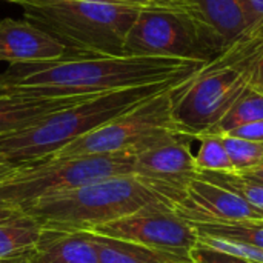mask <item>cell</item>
Segmentation results:
<instances>
[{
  "mask_svg": "<svg viewBox=\"0 0 263 263\" xmlns=\"http://www.w3.org/2000/svg\"><path fill=\"white\" fill-rule=\"evenodd\" d=\"M205 63L142 55H65L12 74L20 91L39 96H97L196 76Z\"/></svg>",
  "mask_w": 263,
  "mask_h": 263,
  "instance_id": "cell-1",
  "label": "cell"
},
{
  "mask_svg": "<svg viewBox=\"0 0 263 263\" xmlns=\"http://www.w3.org/2000/svg\"><path fill=\"white\" fill-rule=\"evenodd\" d=\"M191 77L91 96L80 103L48 116L28 129L0 136V159L15 166L42 162L82 136Z\"/></svg>",
  "mask_w": 263,
  "mask_h": 263,
  "instance_id": "cell-2",
  "label": "cell"
},
{
  "mask_svg": "<svg viewBox=\"0 0 263 263\" xmlns=\"http://www.w3.org/2000/svg\"><path fill=\"white\" fill-rule=\"evenodd\" d=\"M23 17L60 45L65 55H123L126 34L140 6L91 0H32Z\"/></svg>",
  "mask_w": 263,
  "mask_h": 263,
  "instance_id": "cell-3",
  "label": "cell"
},
{
  "mask_svg": "<svg viewBox=\"0 0 263 263\" xmlns=\"http://www.w3.org/2000/svg\"><path fill=\"white\" fill-rule=\"evenodd\" d=\"M159 205H166V202L134 174H128L43 197L22 211L43 230L76 233L92 231Z\"/></svg>",
  "mask_w": 263,
  "mask_h": 263,
  "instance_id": "cell-4",
  "label": "cell"
},
{
  "mask_svg": "<svg viewBox=\"0 0 263 263\" xmlns=\"http://www.w3.org/2000/svg\"><path fill=\"white\" fill-rule=\"evenodd\" d=\"M227 45L194 12L177 8H142L129 28L123 55L165 57L208 65Z\"/></svg>",
  "mask_w": 263,
  "mask_h": 263,
  "instance_id": "cell-5",
  "label": "cell"
},
{
  "mask_svg": "<svg viewBox=\"0 0 263 263\" xmlns=\"http://www.w3.org/2000/svg\"><path fill=\"white\" fill-rule=\"evenodd\" d=\"M134 173L133 154L48 159L20 166L0 182V202L25 208L43 197Z\"/></svg>",
  "mask_w": 263,
  "mask_h": 263,
  "instance_id": "cell-6",
  "label": "cell"
},
{
  "mask_svg": "<svg viewBox=\"0 0 263 263\" xmlns=\"http://www.w3.org/2000/svg\"><path fill=\"white\" fill-rule=\"evenodd\" d=\"M177 86L82 136L48 159L111 156L119 153L136 156L173 134H182L173 117V94Z\"/></svg>",
  "mask_w": 263,
  "mask_h": 263,
  "instance_id": "cell-7",
  "label": "cell"
},
{
  "mask_svg": "<svg viewBox=\"0 0 263 263\" xmlns=\"http://www.w3.org/2000/svg\"><path fill=\"white\" fill-rule=\"evenodd\" d=\"M248 88L247 76L234 68H202L174 89L173 117L182 134L194 140L211 133Z\"/></svg>",
  "mask_w": 263,
  "mask_h": 263,
  "instance_id": "cell-8",
  "label": "cell"
},
{
  "mask_svg": "<svg viewBox=\"0 0 263 263\" xmlns=\"http://www.w3.org/2000/svg\"><path fill=\"white\" fill-rule=\"evenodd\" d=\"M193 137L173 134L134 156V176L171 208L197 174Z\"/></svg>",
  "mask_w": 263,
  "mask_h": 263,
  "instance_id": "cell-9",
  "label": "cell"
},
{
  "mask_svg": "<svg viewBox=\"0 0 263 263\" xmlns=\"http://www.w3.org/2000/svg\"><path fill=\"white\" fill-rule=\"evenodd\" d=\"M88 233L183 254H190L199 239L196 230L166 205L143 208Z\"/></svg>",
  "mask_w": 263,
  "mask_h": 263,
  "instance_id": "cell-10",
  "label": "cell"
},
{
  "mask_svg": "<svg viewBox=\"0 0 263 263\" xmlns=\"http://www.w3.org/2000/svg\"><path fill=\"white\" fill-rule=\"evenodd\" d=\"M171 210L185 222L263 223V210L251 205L233 191L197 176L190 180L183 194L173 203Z\"/></svg>",
  "mask_w": 263,
  "mask_h": 263,
  "instance_id": "cell-11",
  "label": "cell"
},
{
  "mask_svg": "<svg viewBox=\"0 0 263 263\" xmlns=\"http://www.w3.org/2000/svg\"><path fill=\"white\" fill-rule=\"evenodd\" d=\"M65 54L63 45L28 20H0V62L45 65L63 59Z\"/></svg>",
  "mask_w": 263,
  "mask_h": 263,
  "instance_id": "cell-12",
  "label": "cell"
},
{
  "mask_svg": "<svg viewBox=\"0 0 263 263\" xmlns=\"http://www.w3.org/2000/svg\"><path fill=\"white\" fill-rule=\"evenodd\" d=\"M91 96H39L26 91L0 97V136L28 129L48 116L86 100Z\"/></svg>",
  "mask_w": 263,
  "mask_h": 263,
  "instance_id": "cell-13",
  "label": "cell"
},
{
  "mask_svg": "<svg viewBox=\"0 0 263 263\" xmlns=\"http://www.w3.org/2000/svg\"><path fill=\"white\" fill-rule=\"evenodd\" d=\"M28 263H99L97 248L88 231L43 230Z\"/></svg>",
  "mask_w": 263,
  "mask_h": 263,
  "instance_id": "cell-14",
  "label": "cell"
},
{
  "mask_svg": "<svg viewBox=\"0 0 263 263\" xmlns=\"http://www.w3.org/2000/svg\"><path fill=\"white\" fill-rule=\"evenodd\" d=\"M197 14L228 46L251 29L247 0H193Z\"/></svg>",
  "mask_w": 263,
  "mask_h": 263,
  "instance_id": "cell-15",
  "label": "cell"
},
{
  "mask_svg": "<svg viewBox=\"0 0 263 263\" xmlns=\"http://www.w3.org/2000/svg\"><path fill=\"white\" fill-rule=\"evenodd\" d=\"M97 248L99 263H194L190 254L173 253L89 233Z\"/></svg>",
  "mask_w": 263,
  "mask_h": 263,
  "instance_id": "cell-16",
  "label": "cell"
},
{
  "mask_svg": "<svg viewBox=\"0 0 263 263\" xmlns=\"http://www.w3.org/2000/svg\"><path fill=\"white\" fill-rule=\"evenodd\" d=\"M40 234H42V228L34 220H31L26 214L9 222H2L0 223V260L29 253L35 247Z\"/></svg>",
  "mask_w": 263,
  "mask_h": 263,
  "instance_id": "cell-17",
  "label": "cell"
},
{
  "mask_svg": "<svg viewBox=\"0 0 263 263\" xmlns=\"http://www.w3.org/2000/svg\"><path fill=\"white\" fill-rule=\"evenodd\" d=\"M197 233V236H208V237H217L225 240H233L245 245H251L254 248H259L263 251V223H239V222H230V223H196L188 222Z\"/></svg>",
  "mask_w": 263,
  "mask_h": 263,
  "instance_id": "cell-18",
  "label": "cell"
},
{
  "mask_svg": "<svg viewBox=\"0 0 263 263\" xmlns=\"http://www.w3.org/2000/svg\"><path fill=\"white\" fill-rule=\"evenodd\" d=\"M259 120H263V94L248 86L219 125L208 134H225L231 129Z\"/></svg>",
  "mask_w": 263,
  "mask_h": 263,
  "instance_id": "cell-19",
  "label": "cell"
},
{
  "mask_svg": "<svg viewBox=\"0 0 263 263\" xmlns=\"http://www.w3.org/2000/svg\"><path fill=\"white\" fill-rule=\"evenodd\" d=\"M197 177L213 182L225 190L233 191L251 205L263 210V182L250 179L237 173H217V171H197Z\"/></svg>",
  "mask_w": 263,
  "mask_h": 263,
  "instance_id": "cell-20",
  "label": "cell"
},
{
  "mask_svg": "<svg viewBox=\"0 0 263 263\" xmlns=\"http://www.w3.org/2000/svg\"><path fill=\"white\" fill-rule=\"evenodd\" d=\"M199 149L194 154L199 171L234 173L230 156L219 134H202L196 139Z\"/></svg>",
  "mask_w": 263,
  "mask_h": 263,
  "instance_id": "cell-21",
  "label": "cell"
},
{
  "mask_svg": "<svg viewBox=\"0 0 263 263\" xmlns=\"http://www.w3.org/2000/svg\"><path fill=\"white\" fill-rule=\"evenodd\" d=\"M230 156L234 173H243L263 165V142L219 134Z\"/></svg>",
  "mask_w": 263,
  "mask_h": 263,
  "instance_id": "cell-22",
  "label": "cell"
},
{
  "mask_svg": "<svg viewBox=\"0 0 263 263\" xmlns=\"http://www.w3.org/2000/svg\"><path fill=\"white\" fill-rule=\"evenodd\" d=\"M190 256L194 263H254L231 254H225L220 251H216L213 248H208L202 243H196L194 248L190 251Z\"/></svg>",
  "mask_w": 263,
  "mask_h": 263,
  "instance_id": "cell-23",
  "label": "cell"
},
{
  "mask_svg": "<svg viewBox=\"0 0 263 263\" xmlns=\"http://www.w3.org/2000/svg\"><path fill=\"white\" fill-rule=\"evenodd\" d=\"M228 136L233 137H239V139H247V140H254V142H263V120L259 122H253L243 126H239L236 129H231L228 133H225Z\"/></svg>",
  "mask_w": 263,
  "mask_h": 263,
  "instance_id": "cell-24",
  "label": "cell"
},
{
  "mask_svg": "<svg viewBox=\"0 0 263 263\" xmlns=\"http://www.w3.org/2000/svg\"><path fill=\"white\" fill-rule=\"evenodd\" d=\"M5 2H11V3H15V5H22V3H25V2H32V0H5ZM91 2L119 3V5H131V6H140V8L157 6V0H91Z\"/></svg>",
  "mask_w": 263,
  "mask_h": 263,
  "instance_id": "cell-25",
  "label": "cell"
},
{
  "mask_svg": "<svg viewBox=\"0 0 263 263\" xmlns=\"http://www.w3.org/2000/svg\"><path fill=\"white\" fill-rule=\"evenodd\" d=\"M250 15H251V28L263 22V0H247Z\"/></svg>",
  "mask_w": 263,
  "mask_h": 263,
  "instance_id": "cell-26",
  "label": "cell"
},
{
  "mask_svg": "<svg viewBox=\"0 0 263 263\" xmlns=\"http://www.w3.org/2000/svg\"><path fill=\"white\" fill-rule=\"evenodd\" d=\"M22 216H25V214H23V211L20 208H15V206H11V205H6V203L0 202V223L18 219Z\"/></svg>",
  "mask_w": 263,
  "mask_h": 263,
  "instance_id": "cell-27",
  "label": "cell"
},
{
  "mask_svg": "<svg viewBox=\"0 0 263 263\" xmlns=\"http://www.w3.org/2000/svg\"><path fill=\"white\" fill-rule=\"evenodd\" d=\"M18 92V89L14 85V77L12 74H0V97Z\"/></svg>",
  "mask_w": 263,
  "mask_h": 263,
  "instance_id": "cell-28",
  "label": "cell"
},
{
  "mask_svg": "<svg viewBox=\"0 0 263 263\" xmlns=\"http://www.w3.org/2000/svg\"><path fill=\"white\" fill-rule=\"evenodd\" d=\"M157 6L163 8H177V9H186L193 11V0H157ZM197 15V14H196Z\"/></svg>",
  "mask_w": 263,
  "mask_h": 263,
  "instance_id": "cell-29",
  "label": "cell"
},
{
  "mask_svg": "<svg viewBox=\"0 0 263 263\" xmlns=\"http://www.w3.org/2000/svg\"><path fill=\"white\" fill-rule=\"evenodd\" d=\"M18 168H20V166L11 165V163H8L6 160L0 159V182L5 180L6 177H9L11 174H14Z\"/></svg>",
  "mask_w": 263,
  "mask_h": 263,
  "instance_id": "cell-30",
  "label": "cell"
},
{
  "mask_svg": "<svg viewBox=\"0 0 263 263\" xmlns=\"http://www.w3.org/2000/svg\"><path fill=\"white\" fill-rule=\"evenodd\" d=\"M237 174H242V176H247L250 179H256V180L263 182V165L257 166V168H253V170H248V171H243V173H237Z\"/></svg>",
  "mask_w": 263,
  "mask_h": 263,
  "instance_id": "cell-31",
  "label": "cell"
},
{
  "mask_svg": "<svg viewBox=\"0 0 263 263\" xmlns=\"http://www.w3.org/2000/svg\"><path fill=\"white\" fill-rule=\"evenodd\" d=\"M0 263H28V253L14 256V257H8V259H2Z\"/></svg>",
  "mask_w": 263,
  "mask_h": 263,
  "instance_id": "cell-32",
  "label": "cell"
}]
</instances>
